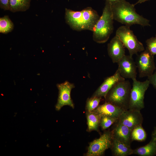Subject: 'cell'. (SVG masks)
<instances>
[{
    "label": "cell",
    "instance_id": "7402d4cb",
    "mask_svg": "<svg viewBox=\"0 0 156 156\" xmlns=\"http://www.w3.org/2000/svg\"><path fill=\"white\" fill-rule=\"evenodd\" d=\"M101 97L92 96L87 99L86 108L87 112H91L96 109L99 105Z\"/></svg>",
    "mask_w": 156,
    "mask_h": 156
},
{
    "label": "cell",
    "instance_id": "277c9868",
    "mask_svg": "<svg viewBox=\"0 0 156 156\" xmlns=\"http://www.w3.org/2000/svg\"><path fill=\"white\" fill-rule=\"evenodd\" d=\"M131 89L129 81L125 80L118 82L107 93L105 101L127 110L129 109Z\"/></svg>",
    "mask_w": 156,
    "mask_h": 156
},
{
    "label": "cell",
    "instance_id": "7a4b0ae2",
    "mask_svg": "<svg viewBox=\"0 0 156 156\" xmlns=\"http://www.w3.org/2000/svg\"><path fill=\"white\" fill-rule=\"evenodd\" d=\"M135 6L126 0L112 4L111 9L114 20L130 27L135 24L143 27L150 26L148 20L136 12Z\"/></svg>",
    "mask_w": 156,
    "mask_h": 156
},
{
    "label": "cell",
    "instance_id": "ba28073f",
    "mask_svg": "<svg viewBox=\"0 0 156 156\" xmlns=\"http://www.w3.org/2000/svg\"><path fill=\"white\" fill-rule=\"evenodd\" d=\"M113 139L112 131H105L99 138L94 140L90 143L86 155H102L106 150L111 148Z\"/></svg>",
    "mask_w": 156,
    "mask_h": 156
},
{
    "label": "cell",
    "instance_id": "e0dca14e",
    "mask_svg": "<svg viewBox=\"0 0 156 156\" xmlns=\"http://www.w3.org/2000/svg\"><path fill=\"white\" fill-rule=\"evenodd\" d=\"M132 154L140 156H153L156 155V140L152 138L146 145L133 150Z\"/></svg>",
    "mask_w": 156,
    "mask_h": 156
},
{
    "label": "cell",
    "instance_id": "7c38bea8",
    "mask_svg": "<svg viewBox=\"0 0 156 156\" xmlns=\"http://www.w3.org/2000/svg\"><path fill=\"white\" fill-rule=\"evenodd\" d=\"M107 47L108 55L113 63H117L125 55V47L116 35L111 39Z\"/></svg>",
    "mask_w": 156,
    "mask_h": 156
},
{
    "label": "cell",
    "instance_id": "f1b7e54d",
    "mask_svg": "<svg viewBox=\"0 0 156 156\" xmlns=\"http://www.w3.org/2000/svg\"><path fill=\"white\" fill-rule=\"evenodd\" d=\"M150 0H138L137 2H136L134 4L135 5L139 3H142L146 1H149Z\"/></svg>",
    "mask_w": 156,
    "mask_h": 156
},
{
    "label": "cell",
    "instance_id": "cb8c5ba5",
    "mask_svg": "<svg viewBox=\"0 0 156 156\" xmlns=\"http://www.w3.org/2000/svg\"><path fill=\"white\" fill-rule=\"evenodd\" d=\"M147 48L154 55H156V35L155 37H152L146 41Z\"/></svg>",
    "mask_w": 156,
    "mask_h": 156
},
{
    "label": "cell",
    "instance_id": "9c48e42d",
    "mask_svg": "<svg viewBox=\"0 0 156 156\" xmlns=\"http://www.w3.org/2000/svg\"><path fill=\"white\" fill-rule=\"evenodd\" d=\"M58 90V96L55 109L58 111L64 106L68 105L74 109V103L71 99L70 93L72 89L75 87L74 84L66 81L56 85Z\"/></svg>",
    "mask_w": 156,
    "mask_h": 156
},
{
    "label": "cell",
    "instance_id": "4fadbf2b",
    "mask_svg": "<svg viewBox=\"0 0 156 156\" xmlns=\"http://www.w3.org/2000/svg\"><path fill=\"white\" fill-rule=\"evenodd\" d=\"M125 80V79L121 76L119 71L117 69L113 75L105 79L92 96L103 97L105 98L108 92L115 84L118 82Z\"/></svg>",
    "mask_w": 156,
    "mask_h": 156
},
{
    "label": "cell",
    "instance_id": "44dd1931",
    "mask_svg": "<svg viewBox=\"0 0 156 156\" xmlns=\"http://www.w3.org/2000/svg\"><path fill=\"white\" fill-rule=\"evenodd\" d=\"M146 132L142 125L136 126L132 130L131 133V141H143L146 139Z\"/></svg>",
    "mask_w": 156,
    "mask_h": 156
},
{
    "label": "cell",
    "instance_id": "d4e9b609",
    "mask_svg": "<svg viewBox=\"0 0 156 156\" xmlns=\"http://www.w3.org/2000/svg\"><path fill=\"white\" fill-rule=\"evenodd\" d=\"M9 0H0V7L4 10H9Z\"/></svg>",
    "mask_w": 156,
    "mask_h": 156
},
{
    "label": "cell",
    "instance_id": "5bb4252c",
    "mask_svg": "<svg viewBox=\"0 0 156 156\" xmlns=\"http://www.w3.org/2000/svg\"><path fill=\"white\" fill-rule=\"evenodd\" d=\"M124 111L125 110L120 108L105 101L104 104L99 105L92 111L101 116H106L118 119Z\"/></svg>",
    "mask_w": 156,
    "mask_h": 156
},
{
    "label": "cell",
    "instance_id": "484cf974",
    "mask_svg": "<svg viewBox=\"0 0 156 156\" xmlns=\"http://www.w3.org/2000/svg\"><path fill=\"white\" fill-rule=\"evenodd\" d=\"M147 77L150 84H152L156 89V70L152 75Z\"/></svg>",
    "mask_w": 156,
    "mask_h": 156
},
{
    "label": "cell",
    "instance_id": "d6986e66",
    "mask_svg": "<svg viewBox=\"0 0 156 156\" xmlns=\"http://www.w3.org/2000/svg\"><path fill=\"white\" fill-rule=\"evenodd\" d=\"M86 118L88 125V131H98L101 116L93 111H86Z\"/></svg>",
    "mask_w": 156,
    "mask_h": 156
},
{
    "label": "cell",
    "instance_id": "ac0fdd59",
    "mask_svg": "<svg viewBox=\"0 0 156 156\" xmlns=\"http://www.w3.org/2000/svg\"><path fill=\"white\" fill-rule=\"evenodd\" d=\"M31 0H9V10L12 12H25L29 8Z\"/></svg>",
    "mask_w": 156,
    "mask_h": 156
},
{
    "label": "cell",
    "instance_id": "8992f818",
    "mask_svg": "<svg viewBox=\"0 0 156 156\" xmlns=\"http://www.w3.org/2000/svg\"><path fill=\"white\" fill-rule=\"evenodd\" d=\"M133 81L129 109L140 111L144 107V95L150 83L148 79L143 82L136 79Z\"/></svg>",
    "mask_w": 156,
    "mask_h": 156
},
{
    "label": "cell",
    "instance_id": "4316f807",
    "mask_svg": "<svg viewBox=\"0 0 156 156\" xmlns=\"http://www.w3.org/2000/svg\"><path fill=\"white\" fill-rule=\"evenodd\" d=\"M152 138L156 140V126L152 132Z\"/></svg>",
    "mask_w": 156,
    "mask_h": 156
},
{
    "label": "cell",
    "instance_id": "603a6c76",
    "mask_svg": "<svg viewBox=\"0 0 156 156\" xmlns=\"http://www.w3.org/2000/svg\"><path fill=\"white\" fill-rule=\"evenodd\" d=\"M118 118L106 116L101 117L100 126L103 130L109 127L114 122H116Z\"/></svg>",
    "mask_w": 156,
    "mask_h": 156
},
{
    "label": "cell",
    "instance_id": "ffe728a7",
    "mask_svg": "<svg viewBox=\"0 0 156 156\" xmlns=\"http://www.w3.org/2000/svg\"><path fill=\"white\" fill-rule=\"evenodd\" d=\"M14 27L13 23L8 15L0 18V32L7 34L11 32Z\"/></svg>",
    "mask_w": 156,
    "mask_h": 156
},
{
    "label": "cell",
    "instance_id": "5b68a950",
    "mask_svg": "<svg viewBox=\"0 0 156 156\" xmlns=\"http://www.w3.org/2000/svg\"><path fill=\"white\" fill-rule=\"evenodd\" d=\"M115 35L128 49L130 56L137 55L138 52L145 50L143 44L138 40L130 26L124 25L119 27L116 31Z\"/></svg>",
    "mask_w": 156,
    "mask_h": 156
},
{
    "label": "cell",
    "instance_id": "30bf717a",
    "mask_svg": "<svg viewBox=\"0 0 156 156\" xmlns=\"http://www.w3.org/2000/svg\"><path fill=\"white\" fill-rule=\"evenodd\" d=\"M117 63V69L122 77L132 80L136 79L137 67L132 56L125 55Z\"/></svg>",
    "mask_w": 156,
    "mask_h": 156
},
{
    "label": "cell",
    "instance_id": "8fae6325",
    "mask_svg": "<svg viewBox=\"0 0 156 156\" xmlns=\"http://www.w3.org/2000/svg\"><path fill=\"white\" fill-rule=\"evenodd\" d=\"M143 118L140 111L128 109L124 111L116 122L132 130L136 126L142 125Z\"/></svg>",
    "mask_w": 156,
    "mask_h": 156
},
{
    "label": "cell",
    "instance_id": "6da1fadb",
    "mask_svg": "<svg viewBox=\"0 0 156 156\" xmlns=\"http://www.w3.org/2000/svg\"><path fill=\"white\" fill-rule=\"evenodd\" d=\"M100 17L97 11L91 7L80 11L65 9L66 23L71 29L77 31L87 30L93 32Z\"/></svg>",
    "mask_w": 156,
    "mask_h": 156
},
{
    "label": "cell",
    "instance_id": "52a82bcc",
    "mask_svg": "<svg viewBox=\"0 0 156 156\" xmlns=\"http://www.w3.org/2000/svg\"><path fill=\"white\" fill-rule=\"evenodd\" d=\"M154 56L147 47L139 55H137L135 62L140 77H148L153 73L156 69Z\"/></svg>",
    "mask_w": 156,
    "mask_h": 156
},
{
    "label": "cell",
    "instance_id": "83f0119b",
    "mask_svg": "<svg viewBox=\"0 0 156 156\" xmlns=\"http://www.w3.org/2000/svg\"><path fill=\"white\" fill-rule=\"evenodd\" d=\"M110 2L112 4L122 0H103Z\"/></svg>",
    "mask_w": 156,
    "mask_h": 156
},
{
    "label": "cell",
    "instance_id": "3957f363",
    "mask_svg": "<svg viewBox=\"0 0 156 156\" xmlns=\"http://www.w3.org/2000/svg\"><path fill=\"white\" fill-rule=\"evenodd\" d=\"M110 2L105 1L102 14L96 23L93 31V40L97 43L107 42L113 31L114 19Z\"/></svg>",
    "mask_w": 156,
    "mask_h": 156
},
{
    "label": "cell",
    "instance_id": "2e32d148",
    "mask_svg": "<svg viewBox=\"0 0 156 156\" xmlns=\"http://www.w3.org/2000/svg\"><path fill=\"white\" fill-rule=\"evenodd\" d=\"M113 155L115 156H127L132 154L130 146L113 139L111 147Z\"/></svg>",
    "mask_w": 156,
    "mask_h": 156
},
{
    "label": "cell",
    "instance_id": "9a60e30c",
    "mask_svg": "<svg viewBox=\"0 0 156 156\" xmlns=\"http://www.w3.org/2000/svg\"><path fill=\"white\" fill-rule=\"evenodd\" d=\"M116 122L115 126L112 131L113 138L130 146L132 130L122 124Z\"/></svg>",
    "mask_w": 156,
    "mask_h": 156
}]
</instances>
